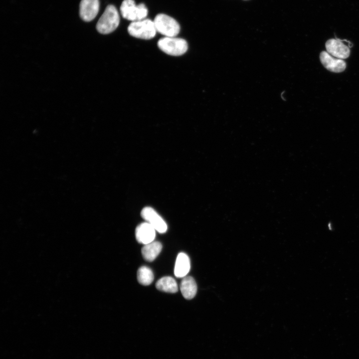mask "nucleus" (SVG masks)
<instances>
[{
	"mask_svg": "<svg viewBox=\"0 0 359 359\" xmlns=\"http://www.w3.org/2000/svg\"><path fill=\"white\" fill-rule=\"evenodd\" d=\"M99 10V0H81L79 5V14L84 21L92 20Z\"/></svg>",
	"mask_w": 359,
	"mask_h": 359,
	"instance_id": "obj_9",
	"label": "nucleus"
},
{
	"mask_svg": "<svg viewBox=\"0 0 359 359\" xmlns=\"http://www.w3.org/2000/svg\"><path fill=\"white\" fill-rule=\"evenodd\" d=\"M190 268L189 257L183 252L178 254L174 268V274L177 278H183L188 273Z\"/></svg>",
	"mask_w": 359,
	"mask_h": 359,
	"instance_id": "obj_11",
	"label": "nucleus"
},
{
	"mask_svg": "<svg viewBox=\"0 0 359 359\" xmlns=\"http://www.w3.org/2000/svg\"><path fill=\"white\" fill-rule=\"evenodd\" d=\"M180 290L185 299H192L197 292V285L194 279L189 276L183 277L180 284Z\"/></svg>",
	"mask_w": 359,
	"mask_h": 359,
	"instance_id": "obj_12",
	"label": "nucleus"
},
{
	"mask_svg": "<svg viewBox=\"0 0 359 359\" xmlns=\"http://www.w3.org/2000/svg\"><path fill=\"white\" fill-rule=\"evenodd\" d=\"M119 22L120 16L117 8L113 5H108L98 20L96 28L101 34H109L117 28Z\"/></svg>",
	"mask_w": 359,
	"mask_h": 359,
	"instance_id": "obj_1",
	"label": "nucleus"
},
{
	"mask_svg": "<svg viewBox=\"0 0 359 359\" xmlns=\"http://www.w3.org/2000/svg\"><path fill=\"white\" fill-rule=\"evenodd\" d=\"M159 48L166 54L172 56H180L184 54L187 49L186 41L181 38L164 37L158 42Z\"/></svg>",
	"mask_w": 359,
	"mask_h": 359,
	"instance_id": "obj_3",
	"label": "nucleus"
},
{
	"mask_svg": "<svg viewBox=\"0 0 359 359\" xmlns=\"http://www.w3.org/2000/svg\"><path fill=\"white\" fill-rule=\"evenodd\" d=\"M154 279L152 270L148 267L142 266L137 271V279L139 283L144 286L151 284Z\"/></svg>",
	"mask_w": 359,
	"mask_h": 359,
	"instance_id": "obj_15",
	"label": "nucleus"
},
{
	"mask_svg": "<svg viewBox=\"0 0 359 359\" xmlns=\"http://www.w3.org/2000/svg\"><path fill=\"white\" fill-rule=\"evenodd\" d=\"M325 46L327 51L332 56L337 58L346 59L350 54L349 47L340 39H330L326 42Z\"/></svg>",
	"mask_w": 359,
	"mask_h": 359,
	"instance_id": "obj_7",
	"label": "nucleus"
},
{
	"mask_svg": "<svg viewBox=\"0 0 359 359\" xmlns=\"http://www.w3.org/2000/svg\"><path fill=\"white\" fill-rule=\"evenodd\" d=\"M128 31L131 36L143 39L153 38L157 32L154 21L147 18L132 21L128 27Z\"/></svg>",
	"mask_w": 359,
	"mask_h": 359,
	"instance_id": "obj_2",
	"label": "nucleus"
},
{
	"mask_svg": "<svg viewBox=\"0 0 359 359\" xmlns=\"http://www.w3.org/2000/svg\"><path fill=\"white\" fill-rule=\"evenodd\" d=\"M153 21L157 31L166 37H175L180 31V26L177 21L167 14H158Z\"/></svg>",
	"mask_w": 359,
	"mask_h": 359,
	"instance_id": "obj_4",
	"label": "nucleus"
},
{
	"mask_svg": "<svg viewBox=\"0 0 359 359\" xmlns=\"http://www.w3.org/2000/svg\"><path fill=\"white\" fill-rule=\"evenodd\" d=\"M156 230L149 223L145 222L139 224L135 230L137 241L144 245L154 241L156 237Z\"/></svg>",
	"mask_w": 359,
	"mask_h": 359,
	"instance_id": "obj_10",
	"label": "nucleus"
},
{
	"mask_svg": "<svg viewBox=\"0 0 359 359\" xmlns=\"http://www.w3.org/2000/svg\"><path fill=\"white\" fill-rule=\"evenodd\" d=\"M156 287L158 290L167 293H175L178 291L177 282L170 276H165L158 280Z\"/></svg>",
	"mask_w": 359,
	"mask_h": 359,
	"instance_id": "obj_14",
	"label": "nucleus"
},
{
	"mask_svg": "<svg viewBox=\"0 0 359 359\" xmlns=\"http://www.w3.org/2000/svg\"><path fill=\"white\" fill-rule=\"evenodd\" d=\"M320 61L329 71L340 73L346 68V62L343 60L333 57L327 51H323L320 54Z\"/></svg>",
	"mask_w": 359,
	"mask_h": 359,
	"instance_id": "obj_8",
	"label": "nucleus"
},
{
	"mask_svg": "<svg viewBox=\"0 0 359 359\" xmlns=\"http://www.w3.org/2000/svg\"><path fill=\"white\" fill-rule=\"evenodd\" d=\"M142 217L160 233H165L168 229L166 222L163 218L151 207L143 208L141 212Z\"/></svg>",
	"mask_w": 359,
	"mask_h": 359,
	"instance_id": "obj_6",
	"label": "nucleus"
},
{
	"mask_svg": "<svg viewBox=\"0 0 359 359\" xmlns=\"http://www.w3.org/2000/svg\"><path fill=\"white\" fill-rule=\"evenodd\" d=\"M120 11L123 17L132 22L145 19L148 14L145 4L136 5L134 0H124L120 6Z\"/></svg>",
	"mask_w": 359,
	"mask_h": 359,
	"instance_id": "obj_5",
	"label": "nucleus"
},
{
	"mask_svg": "<svg viewBox=\"0 0 359 359\" xmlns=\"http://www.w3.org/2000/svg\"><path fill=\"white\" fill-rule=\"evenodd\" d=\"M162 249V244L160 242L154 241L144 245L142 248V254L146 261L152 262L157 258Z\"/></svg>",
	"mask_w": 359,
	"mask_h": 359,
	"instance_id": "obj_13",
	"label": "nucleus"
}]
</instances>
